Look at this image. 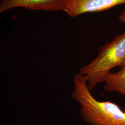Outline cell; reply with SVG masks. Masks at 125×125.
I'll return each mask as SVG.
<instances>
[{"label":"cell","mask_w":125,"mask_h":125,"mask_svg":"<svg viewBox=\"0 0 125 125\" xmlns=\"http://www.w3.org/2000/svg\"><path fill=\"white\" fill-rule=\"evenodd\" d=\"M72 99L80 107L82 119L89 125H125V111L115 103L100 101L89 89L84 76L79 72L73 77Z\"/></svg>","instance_id":"6da1fadb"},{"label":"cell","mask_w":125,"mask_h":125,"mask_svg":"<svg viewBox=\"0 0 125 125\" xmlns=\"http://www.w3.org/2000/svg\"><path fill=\"white\" fill-rule=\"evenodd\" d=\"M125 63V31L113 40L100 46L96 57L81 68L79 73L84 76L91 91L104 83L113 69Z\"/></svg>","instance_id":"7a4b0ae2"},{"label":"cell","mask_w":125,"mask_h":125,"mask_svg":"<svg viewBox=\"0 0 125 125\" xmlns=\"http://www.w3.org/2000/svg\"><path fill=\"white\" fill-rule=\"evenodd\" d=\"M67 0H2L0 13L12 9L22 8L34 11L45 12L63 11Z\"/></svg>","instance_id":"277c9868"},{"label":"cell","mask_w":125,"mask_h":125,"mask_svg":"<svg viewBox=\"0 0 125 125\" xmlns=\"http://www.w3.org/2000/svg\"><path fill=\"white\" fill-rule=\"evenodd\" d=\"M103 83L105 91L118 93L125 98V63L117 72H110ZM123 110L125 111V103Z\"/></svg>","instance_id":"5b68a950"},{"label":"cell","mask_w":125,"mask_h":125,"mask_svg":"<svg viewBox=\"0 0 125 125\" xmlns=\"http://www.w3.org/2000/svg\"><path fill=\"white\" fill-rule=\"evenodd\" d=\"M119 18L121 22L125 24V9L121 13Z\"/></svg>","instance_id":"8992f818"},{"label":"cell","mask_w":125,"mask_h":125,"mask_svg":"<svg viewBox=\"0 0 125 125\" xmlns=\"http://www.w3.org/2000/svg\"><path fill=\"white\" fill-rule=\"evenodd\" d=\"M125 4V0H67L63 11L73 18L84 13L98 12Z\"/></svg>","instance_id":"3957f363"}]
</instances>
